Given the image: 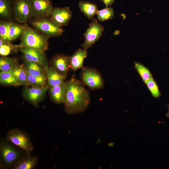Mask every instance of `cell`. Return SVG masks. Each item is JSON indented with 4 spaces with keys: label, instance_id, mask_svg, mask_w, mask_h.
I'll return each instance as SVG.
<instances>
[{
    "label": "cell",
    "instance_id": "cell-1",
    "mask_svg": "<svg viewBox=\"0 0 169 169\" xmlns=\"http://www.w3.org/2000/svg\"><path fill=\"white\" fill-rule=\"evenodd\" d=\"M65 83V96L64 104L66 112L74 114L85 111L90 104V97L84 84L74 75Z\"/></svg>",
    "mask_w": 169,
    "mask_h": 169
},
{
    "label": "cell",
    "instance_id": "cell-2",
    "mask_svg": "<svg viewBox=\"0 0 169 169\" xmlns=\"http://www.w3.org/2000/svg\"><path fill=\"white\" fill-rule=\"evenodd\" d=\"M21 42L18 45L20 48L26 47L38 49L44 52L48 46V38L42 34L28 25L24 26Z\"/></svg>",
    "mask_w": 169,
    "mask_h": 169
},
{
    "label": "cell",
    "instance_id": "cell-3",
    "mask_svg": "<svg viewBox=\"0 0 169 169\" xmlns=\"http://www.w3.org/2000/svg\"><path fill=\"white\" fill-rule=\"evenodd\" d=\"M6 139L15 145L23 150L29 156L33 146L28 136L23 131L18 129H12L6 134Z\"/></svg>",
    "mask_w": 169,
    "mask_h": 169
},
{
    "label": "cell",
    "instance_id": "cell-4",
    "mask_svg": "<svg viewBox=\"0 0 169 169\" xmlns=\"http://www.w3.org/2000/svg\"><path fill=\"white\" fill-rule=\"evenodd\" d=\"M80 77L82 81L92 90L102 89L104 80L100 73L94 68L84 67L82 68Z\"/></svg>",
    "mask_w": 169,
    "mask_h": 169
},
{
    "label": "cell",
    "instance_id": "cell-5",
    "mask_svg": "<svg viewBox=\"0 0 169 169\" xmlns=\"http://www.w3.org/2000/svg\"><path fill=\"white\" fill-rule=\"evenodd\" d=\"M20 152L11 144L5 142L0 145V167L7 168L14 165L20 158Z\"/></svg>",
    "mask_w": 169,
    "mask_h": 169
},
{
    "label": "cell",
    "instance_id": "cell-6",
    "mask_svg": "<svg viewBox=\"0 0 169 169\" xmlns=\"http://www.w3.org/2000/svg\"><path fill=\"white\" fill-rule=\"evenodd\" d=\"M103 30L102 26L94 19L84 34V41L81 45L83 49L87 50L93 45L100 38Z\"/></svg>",
    "mask_w": 169,
    "mask_h": 169
},
{
    "label": "cell",
    "instance_id": "cell-7",
    "mask_svg": "<svg viewBox=\"0 0 169 169\" xmlns=\"http://www.w3.org/2000/svg\"><path fill=\"white\" fill-rule=\"evenodd\" d=\"M33 26L45 34L50 36H57L61 35L63 30L51 19L41 18L33 21Z\"/></svg>",
    "mask_w": 169,
    "mask_h": 169
},
{
    "label": "cell",
    "instance_id": "cell-8",
    "mask_svg": "<svg viewBox=\"0 0 169 169\" xmlns=\"http://www.w3.org/2000/svg\"><path fill=\"white\" fill-rule=\"evenodd\" d=\"M13 10L16 20L19 23H25L32 16L28 0H15Z\"/></svg>",
    "mask_w": 169,
    "mask_h": 169
},
{
    "label": "cell",
    "instance_id": "cell-9",
    "mask_svg": "<svg viewBox=\"0 0 169 169\" xmlns=\"http://www.w3.org/2000/svg\"><path fill=\"white\" fill-rule=\"evenodd\" d=\"M32 16L43 18L50 16L54 8L50 0H28Z\"/></svg>",
    "mask_w": 169,
    "mask_h": 169
},
{
    "label": "cell",
    "instance_id": "cell-10",
    "mask_svg": "<svg viewBox=\"0 0 169 169\" xmlns=\"http://www.w3.org/2000/svg\"><path fill=\"white\" fill-rule=\"evenodd\" d=\"M49 88L48 85L42 88L26 87L23 90V98L32 104L36 105L44 99L46 92Z\"/></svg>",
    "mask_w": 169,
    "mask_h": 169
},
{
    "label": "cell",
    "instance_id": "cell-11",
    "mask_svg": "<svg viewBox=\"0 0 169 169\" xmlns=\"http://www.w3.org/2000/svg\"><path fill=\"white\" fill-rule=\"evenodd\" d=\"M50 19L61 27L67 25L72 17V13L68 7L53 8L50 14Z\"/></svg>",
    "mask_w": 169,
    "mask_h": 169
},
{
    "label": "cell",
    "instance_id": "cell-12",
    "mask_svg": "<svg viewBox=\"0 0 169 169\" xmlns=\"http://www.w3.org/2000/svg\"><path fill=\"white\" fill-rule=\"evenodd\" d=\"M20 49L23 54L24 59L29 61L36 63L43 67L48 65L47 58L44 52L26 47L21 48Z\"/></svg>",
    "mask_w": 169,
    "mask_h": 169
},
{
    "label": "cell",
    "instance_id": "cell-13",
    "mask_svg": "<svg viewBox=\"0 0 169 169\" xmlns=\"http://www.w3.org/2000/svg\"><path fill=\"white\" fill-rule=\"evenodd\" d=\"M70 57L57 55L54 58L52 61V66L65 78L70 68Z\"/></svg>",
    "mask_w": 169,
    "mask_h": 169
},
{
    "label": "cell",
    "instance_id": "cell-14",
    "mask_svg": "<svg viewBox=\"0 0 169 169\" xmlns=\"http://www.w3.org/2000/svg\"><path fill=\"white\" fill-rule=\"evenodd\" d=\"M49 89V95L51 100L56 104L64 103L65 96V82L64 81L58 85Z\"/></svg>",
    "mask_w": 169,
    "mask_h": 169
},
{
    "label": "cell",
    "instance_id": "cell-15",
    "mask_svg": "<svg viewBox=\"0 0 169 169\" xmlns=\"http://www.w3.org/2000/svg\"><path fill=\"white\" fill-rule=\"evenodd\" d=\"M46 75L48 85L49 88L59 84L64 81L65 79L53 67L48 65L44 67Z\"/></svg>",
    "mask_w": 169,
    "mask_h": 169
},
{
    "label": "cell",
    "instance_id": "cell-16",
    "mask_svg": "<svg viewBox=\"0 0 169 169\" xmlns=\"http://www.w3.org/2000/svg\"><path fill=\"white\" fill-rule=\"evenodd\" d=\"M87 55V50L79 49L71 56L70 59V67L75 71L83 67L84 59Z\"/></svg>",
    "mask_w": 169,
    "mask_h": 169
},
{
    "label": "cell",
    "instance_id": "cell-17",
    "mask_svg": "<svg viewBox=\"0 0 169 169\" xmlns=\"http://www.w3.org/2000/svg\"><path fill=\"white\" fill-rule=\"evenodd\" d=\"M38 158L36 156L27 155L20 158L14 165V169H33L37 165Z\"/></svg>",
    "mask_w": 169,
    "mask_h": 169
},
{
    "label": "cell",
    "instance_id": "cell-18",
    "mask_svg": "<svg viewBox=\"0 0 169 169\" xmlns=\"http://www.w3.org/2000/svg\"><path fill=\"white\" fill-rule=\"evenodd\" d=\"M24 67L29 74L37 76L46 77L45 71L40 64L34 62L28 61L24 59Z\"/></svg>",
    "mask_w": 169,
    "mask_h": 169
},
{
    "label": "cell",
    "instance_id": "cell-19",
    "mask_svg": "<svg viewBox=\"0 0 169 169\" xmlns=\"http://www.w3.org/2000/svg\"><path fill=\"white\" fill-rule=\"evenodd\" d=\"M78 5L81 11L89 19H92L96 14L98 10L96 4L83 1H79Z\"/></svg>",
    "mask_w": 169,
    "mask_h": 169
},
{
    "label": "cell",
    "instance_id": "cell-20",
    "mask_svg": "<svg viewBox=\"0 0 169 169\" xmlns=\"http://www.w3.org/2000/svg\"><path fill=\"white\" fill-rule=\"evenodd\" d=\"M12 72L21 85L26 86L29 85L24 67L18 64Z\"/></svg>",
    "mask_w": 169,
    "mask_h": 169
},
{
    "label": "cell",
    "instance_id": "cell-21",
    "mask_svg": "<svg viewBox=\"0 0 169 169\" xmlns=\"http://www.w3.org/2000/svg\"><path fill=\"white\" fill-rule=\"evenodd\" d=\"M0 83L3 85L13 86L21 85L12 72L1 71Z\"/></svg>",
    "mask_w": 169,
    "mask_h": 169
},
{
    "label": "cell",
    "instance_id": "cell-22",
    "mask_svg": "<svg viewBox=\"0 0 169 169\" xmlns=\"http://www.w3.org/2000/svg\"><path fill=\"white\" fill-rule=\"evenodd\" d=\"M18 64L13 58L2 56L0 58L1 71L12 72Z\"/></svg>",
    "mask_w": 169,
    "mask_h": 169
},
{
    "label": "cell",
    "instance_id": "cell-23",
    "mask_svg": "<svg viewBox=\"0 0 169 169\" xmlns=\"http://www.w3.org/2000/svg\"><path fill=\"white\" fill-rule=\"evenodd\" d=\"M10 42L0 38V54L2 56H6L12 51L16 52L18 49H20L18 45H13Z\"/></svg>",
    "mask_w": 169,
    "mask_h": 169
},
{
    "label": "cell",
    "instance_id": "cell-24",
    "mask_svg": "<svg viewBox=\"0 0 169 169\" xmlns=\"http://www.w3.org/2000/svg\"><path fill=\"white\" fill-rule=\"evenodd\" d=\"M27 74L29 85L32 87L40 88L44 87L47 85L46 77L35 76L28 73L27 72Z\"/></svg>",
    "mask_w": 169,
    "mask_h": 169
},
{
    "label": "cell",
    "instance_id": "cell-25",
    "mask_svg": "<svg viewBox=\"0 0 169 169\" xmlns=\"http://www.w3.org/2000/svg\"><path fill=\"white\" fill-rule=\"evenodd\" d=\"M134 68L145 83L148 79L152 77L149 69L141 63L135 62Z\"/></svg>",
    "mask_w": 169,
    "mask_h": 169
},
{
    "label": "cell",
    "instance_id": "cell-26",
    "mask_svg": "<svg viewBox=\"0 0 169 169\" xmlns=\"http://www.w3.org/2000/svg\"><path fill=\"white\" fill-rule=\"evenodd\" d=\"M24 30V26L11 22L9 31L10 41L15 40L19 36H22Z\"/></svg>",
    "mask_w": 169,
    "mask_h": 169
},
{
    "label": "cell",
    "instance_id": "cell-27",
    "mask_svg": "<svg viewBox=\"0 0 169 169\" xmlns=\"http://www.w3.org/2000/svg\"><path fill=\"white\" fill-rule=\"evenodd\" d=\"M96 15L98 20L102 22L113 18L114 12L112 8L106 7L102 10H98Z\"/></svg>",
    "mask_w": 169,
    "mask_h": 169
},
{
    "label": "cell",
    "instance_id": "cell-28",
    "mask_svg": "<svg viewBox=\"0 0 169 169\" xmlns=\"http://www.w3.org/2000/svg\"><path fill=\"white\" fill-rule=\"evenodd\" d=\"M145 84L153 97L158 98L161 96V93L158 85L153 77L148 79Z\"/></svg>",
    "mask_w": 169,
    "mask_h": 169
},
{
    "label": "cell",
    "instance_id": "cell-29",
    "mask_svg": "<svg viewBox=\"0 0 169 169\" xmlns=\"http://www.w3.org/2000/svg\"><path fill=\"white\" fill-rule=\"evenodd\" d=\"M11 0H0V14L1 16L9 17L10 13Z\"/></svg>",
    "mask_w": 169,
    "mask_h": 169
},
{
    "label": "cell",
    "instance_id": "cell-30",
    "mask_svg": "<svg viewBox=\"0 0 169 169\" xmlns=\"http://www.w3.org/2000/svg\"><path fill=\"white\" fill-rule=\"evenodd\" d=\"M11 22L2 21L0 23V38L4 40L10 42L9 31Z\"/></svg>",
    "mask_w": 169,
    "mask_h": 169
},
{
    "label": "cell",
    "instance_id": "cell-31",
    "mask_svg": "<svg viewBox=\"0 0 169 169\" xmlns=\"http://www.w3.org/2000/svg\"><path fill=\"white\" fill-rule=\"evenodd\" d=\"M105 4L106 7L111 5L115 0H101Z\"/></svg>",
    "mask_w": 169,
    "mask_h": 169
},
{
    "label": "cell",
    "instance_id": "cell-32",
    "mask_svg": "<svg viewBox=\"0 0 169 169\" xmlns=\"http://www.w3.org/2000/svg\"><path fill=\"white\" fill-rule=\"evenodd\" d=\"M168 111L166 114V116L168 117H169V105L168 106Z\"/></svg>",
    "mask_w": 169,
    "mask_h": 169
}]
</instances>
